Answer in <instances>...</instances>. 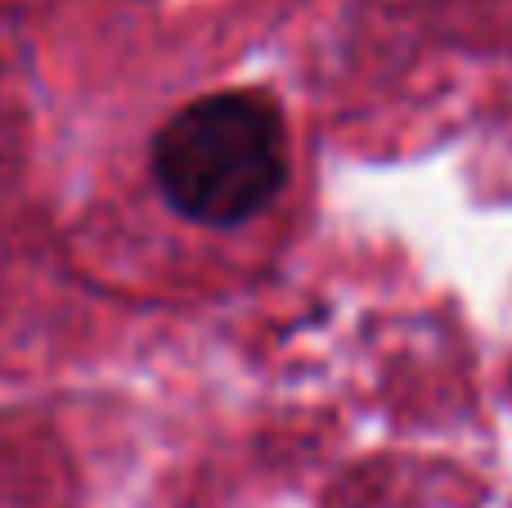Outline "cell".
<instances>
[{
    "mask_svg": "<svg viewBox=\"0 0 512 508\" xmlns=\"http://www.w3.org/2000/svg\"><path fill=\"white\" fill-rule=\"evenodd\" d=\"M167 203L198 225H239L283 180V122L261 95H207L180 108L153 140Z\"/></svg>",
    "mask_w": 512,
    "mask_h": 508,
    "instance_id": "1",
    "label": "cell"
}]
</instances>
